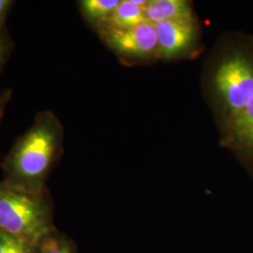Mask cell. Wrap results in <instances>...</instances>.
Listing matches in <instances>:
<instances>
[{
    "label": "cell",
    "instance_id": "obj_10",
    "mask_svg": "<svg viewBox=\"0 0 253 253\" xmlns=\"http://www.w3.org/2000/svg\"><path fill=\"white\" fill-rule=\"evenodd\" d=\"M39 249L40 253H77L73 239L57 229L46 236L39 245Z\"/></svg>",
    "mask_w": 253,
    "mask_h": 253
},
{
    "label": "cell",
    "instance_id": "obj_12",
    "mask_svg": "<svg viewBox=\"0 0 253 253\" xmlns=\"http://www.w3.org/2000/svg\"><path fill=\"white\" fill-rule=\"evenodd\" d=\"M15 47V42L7 26L0 28V73H2L9 56Z\"/></svg>",
    "mask_w": 253,
    "mask_h": 253
},
{
    "label": "cell",
    "instance_id": "obj_1",
    "mask_svg": "<svg viewBox=\"0 0 253 253\" xmlns=\"http://www.w3.org/2000/svg\"><path fill=\"white\" fill-rule=\"evenodd\" d=\"M63 126L54 112H39L1 163L2 181L31 193L48 190L46 183L63 153Z\"/></svg>",
    "mask_w": 253,
    "mask_h": 253
},
{
    "label": "cell",
    "instance_id": "obj_7",
    "mask_svg": "<svg viewBox=\"0 0 253 253\" xmlns=\"http://www.w3.org/2000/svg\"><path fill=\"white\" fill-rule=\"evenodd\" d=\"M229 139L235 148L253 156V100L228 125Z\"/></svg>",
    "mask_w": 253,
    "mask_h": 253
},
{
    "label": "cell",
    "instance_id": "obj_14",
    "mask_svg": "<svg viewBox=\"0 0 253 253\" xmlns=\"http://www.w3.org/2000/svg\"><path fill=\"white\" fill-rule=\"evenodd\" d=\"M12 95H13V91L11 88H5L0 92V126H1L2 119L4 118L7 106L12 98Z\"/></svg>",
    "mask_w": 253,
    "mask_h": 253
},
{
    "label": "cell",
    "instance_id": "obj_9",
    "mask_svg": "<svg viewBox=\"0 0 253 253\" xmlns=\"http://www.w3.org/2000/svg\"><path fill=\"white\" fill-rule=\"evenodd\" d=\"M121 0H82L79 8L82 15L98 31L105 27Z\"/></svg>",
    "mask_w": 253,
    "mask_h": 253
},
{
    "label": "cell",
    "instance_id": "obj_6",
    "mask_svg": "<svg viewBox=\"0 0 253 253\" xmlns=\"http://www.w3.org/2000/svg\"><path fill=\"white\" fill-rule=\"evenodd\" d=\"M146 21L156 25L165 21L192 18L190 4L184 0H151L145 7Z\"/></svg>",
    "mask_w": 253,
    "mask_h": 253
},
{
    "label": "cell",
    "instance_id": "obj_11",
    "mask_svg": "<svg viewBox=\"0 0 253 253\" xmlns=\"http://www.w3.org/2000/svg\"><path fill=\"white\" fill-rule=\"evenodd\" d=\"M0 253H40L39 246L0 230Z\"/></svg>",
    "mask_w": 253,
    "mask_h": 253
},
{
    "label": "cell",
    "instance_id": "obj_8",
    "mask_svg": "<svg viewBox=\"0 0 253 253\" xmlns=\"http://www.w3.org/2000/svg\"><path fill=\"white\" fill-rule=\"evenodd\" d=\"M145 7L136 4L134 0H121L107 25L100 31L105 29H126L148 23L145 18Z\"/></svg>",
    "mask_w": 253,
    "mask_h": 253
},
{
    "label": "cell",
    "instance_id": "obj_13",
    "mask_svg": "<svg viewBox=\"0 0 253 253\" xmlns=\"http://www.w3.org/2000/svg\"><path fill=\"white\" fill-rule=\"evenodd\" d=\"M15 2L12 0H0V28L6 27L7 19Z\"/></svg>",
    "mask_w": 253,
    "mask_h": 253
},
{
    "label": "cell",
    "instance_id": "obj_3",
    "mask_svg": "<svg viewBox=\"0 0 253 253\" xmlns=\"http://www.w3.org/2000/svg\"><path fill=\"white\" fill-rule=\"evenodd\" d=\"M214 85L223 101L228 125L253 100V57L242 51H234L219 63Z\"/></svg>",
    "mask_w": 253,
    "mask_h": 253
},
{
    "label": "cell",
    "instance_id": "obj_5",
    "mask_svg": "<svg viewBox=\"0 0 253 253\" xmlns=\"http://www.w3.org/2000/svg\"><path fill=\"white\" fill-rule=\"evenodd\" d=\"M159 52L164 58L174 57L188 50L195 40L193 19L165 21L154 25Z\"/></svg>",
    "mask_w": 253,
    "mask_h": 253
},
{
    "label": "cell",
    "instance_id": "obj_2",
    "mask_svg": "<svg viewBox=\"0 0 253 253\" xmlns=\"http://www.w3.org/2000/svg\"><path fill=\"white\" fill-rule=\"evenodd\" d=\"M54 229V203L49 190L31 193L0 181V230L39 245Z\"/></svg>",
    "mask_w": 253,
    "mask_h": 253
},
{
    "label": "cell",
    "instance_id": "obj_4",
    "mask_svg": "<svg viewBox=\"0 0 253 253\" xmlns=\"http://www.w3.org/2000/svg\"><path fill=\"white\" fill-rule=\"evenodd\" d=\"M100 34L113 51L123 56L145 57L159 51L156 28L150 23L126 29H105Z\"/></svg>",
    "mask_w": 253,
    "mask_h": 253
}]
</instances>
